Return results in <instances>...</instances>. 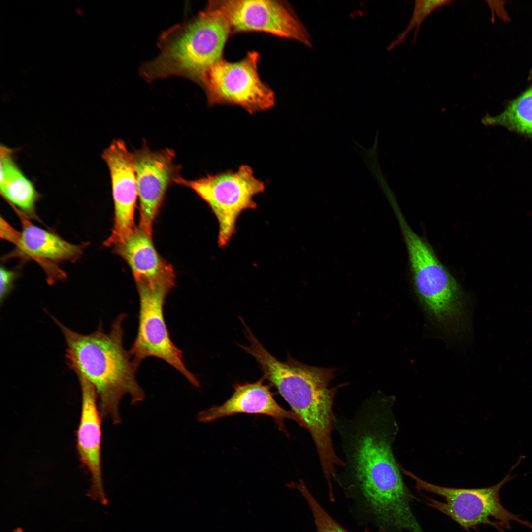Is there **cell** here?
Here are the masks:
<instances>
[{
	"instance_id": "obj_21",
	"label": "cell",
	"mask_w": 532,
	"mask_h": 532,
	"mask_svg": "<svg viewBox=\"0 0 532 532\" xmlns=\"http://www.w3.org/2000/svg\"><path fill=\"white\" fill-rule=\"evenodd\" d=\"M0 275V300L1 304L12 290L17 274L4 266H1Z\"/></svg>"
},
{
	"instance_id": "obj_17",
	"label": "cell",
	"mask_w": 532,
	"mask_h": 532,
	"mask_svg": "<svg viewBox=\"0 0 532 532\" xmlns=\"http://www.w3.org/2000/svg\"><path fill=\"white\" fill-rule=\"evenodd\" d=\"M0 192L12 205L29 219L39 220L35 212L39 195L32 183L22 172L5 147L0 149Z\"/></svg>"
},
{
	"instance_id": "obj_20",
	"label": "cell",
	"mask_w": 532,
	"mask_h": 532,
	"mask_svg": "<svg viewBox=\"0 0 532 532\" xmlns=\"http://www.w3.org/2000/svg\"><path fill=\"white\" fill-rule=\"evenodd\" d=\"M312 512L317 532H350L335 521L321 506L311 493L304 482L300 480L295 484ZM379 532H385L379 529Z\"/></svg>"
},
{
	"instance_id": "obj_4",
	"label": "cell",
	"mask_w": 532,
	"mask_h": 532,
	"mask_svg": "<svg viewBox=\"0 0 532 532\" xmlns=\"http://www.w3.org/2000/svg\"><path fill=\"white\" fill-rule=\"evenodd\" d=\"M231 33L226 20L209 2L197 16L162 33L158 55L143 65L140 74L148 82L176 76L201 84L207 71L222 59Z\"/></svg>"
},
{
	"instance_id": "obj_5",
	"label": "cell",
	"mask_w": 532,
	"mask_h": 532,
	"mask_svg": "<svg viewBox=\"0 0 532 532\" xmlns=\"http://www.w3.org/2000/svg\"><path fill=\"white\" fill-rule=\"evenodd\" d=\"M393 208L403 236L414 292L430 323L445 337L468 332V311L460 284L430 245L417 234L398 205Z\"/></svg>"
},
{
	"instance_id": "obj_12",
	"label": "cell",
	"mask_w": 532,
	"mask_h": 532,
	"mask_svg": "<svg viewBox=\"0 0 532 532\" xmlns=\"http://www.w3.org/2000/svg\"><path fill=\"white\" fill-rule=\"evenodd\" d=\"M102 159L110 172L114 205L113 228L104 245L114 247L136 229L134 212L138 195L134 157L123 140L116 139L103 151Z\"/></svg>"
},
{
	"instance_id": "obj_2",
	"label": "cell",
	"mask_w": 532,
	"mask_h": 532,
	"mask_svg": "<svg viewBox=\"0 0 532 532\" xmlns=\"http://www.w3.org/2000/svg\"><path fill=\"white\" fill-rule=\"evenodd\" d=\"M245 334L250 345L240 347L255 359L263 372L262 378L276 388L291 407L298 424L308 431L323 474L333 475L343 465L332 439L335 396L344 386L329 387L335 377V369L306 365L289 355L282 362L263 346L248 326L245 327Z\"/></svg>"
},
{
	"instance_id": "obj_18",
	"label": "cell",
	"mask_w": 532,
	"mask_h": 532,
	"mask_svg": "<svg viewBox=\"0 0 532 532\" xmlns=\"http://www.w3.org/2000/svg\"><path fill=\"white\" fill-rule=\"evenodd\" d=\"M482 122L485 125H501L519 133L532 136V85L500 114L486 116Z\"/></svg>"
},
{
	"instance_id": "obj_8",
	"label": "cell",
	"mask_w": 532,
	"mask_h": 532,
	"mask_svg": "<svg viewBox=\"0 0 532 532\" xmlns=\"http://www.w3.org/2000/svg\"><path fill=\"white\" fill-rule=\"evenodd\" d=\"M259 59L258 53L251 51L239 61L221 59L213 65L200 84L208 104L237 105L251 114L273 107L275 95L259 77Z\"/></svg>"
},
{
	"instance_id": "obj_3",
	"label": "cell",
	"mask_w": 532,
	"mask_h": 532,
	"mask_svg": "<svg viewBox=\"0 0 532 532\" xmlns=\"http://www.w3.org/2000/svg\"><path fill=\"white\" fill-rule=\"evenodd\" d=\"M48 313L60 329L66 342L65 356L68 367L94 388L102 419L109 418L114 424H119L122 398L128 395L133 404L141 402L145 398L136 378L140 364L124 346L126 314L121 313L117 317L108 333L105 332L100 322L92 333L82 334Z\"/></svg>"
},
{
	"instance_id": "obj_13",
	"label": "cell",
	"mask_w": 532,
	"mask_h": 532,
	"mask_svg": "<svg viewBox=\"0 0 532 532\" xmlns=\"http://www.w3.org/2000/svg\"><path fill=\"white\" fill-rule=\"evenodd\" d=\"M13 208L21 221L22 230L19 232L13 229L6 240L16 245L18 256L36 261L45 271L48 281L51 279L50 283L64 278V273L56 264L78 260L87 243H70L55 232L35 225L24 214Z\"/></svg>"
},
{
	"instance_id": "obj_16",
	"label": "cell",
	"mask_w": 532,
	"mask_h": 532,
	"mask_svg": "<svg viewBox=\"0 0 532 532\" xmlns=\"http://www.w3.org/2000/svg\"><path fill=\"white\" fill-rule=\"evenodd\" d=\"M114 252L129 265L136 284H166L173 287L175 274L171 265L157 252L152 237L139 228L122 243L114 246Z\"/></svg>"
},
{
	"instance_id": "obj_11",
	"label": "cell",
	"mask_w": 532,
	"mask_h": 532,
	"mask_svg": "<svg viewBox=\"0 0 532 532\" xmlns=\"http://www.w3.org/2000/svg\"><path fill=\"white\" fill-rule=\"evenodd\" d=\"M140 202L139 228L152 237L154 221L169 186L181 177L169 148L152 151L146 145L133 154Z\"/></svg>"
},
{
	"instance_id": "obj_1",
	"label": "cell",
	"mask_w": 532,
	"mask_h": 532,
	"mask_svg": "<svg viewBox=\"0 0 532 532\" xmlns=\"http://www.w3.org/2000/svg\"><path fill=\"white\" fill-rule=\"evenodd\" d=\"M395 399L378 392L351 418L335 414L344 459L334 481L379 529L410 532L419 525L411 507L418 499L405 483L393 452L399 431Z\"/></svg>"
},
{
	"instance_id": "obj_9",
	"label": "cell",
	"mask_w": 532,
	"mask_h": 532,
	"mask_svg": "<svg viewBox=\"0 0 532 532\" xmlns=\"http://www.w3.org/2000/svg\"><path fill=\"white\" fill-rule=\"evenodd\" d=\"M139 297L136 336L129 350L138 364L148 357L164 360L180 372L193 386L199 387L196 376L187 368L182 351L172 341L165 321L164 306L173 288L166 284H136Z\"/></svg>"
},
{
	"instance_id": "obj_19",
	"label": "cell",
	"mask_w": 532,
	"mask_h": 532,
	"mask_svg": "<svg viewBox=\"0 0 532 532\" xmlns=\"http://www.w3.org/2000/svg\"><path fill=\"white\" fill-rule=\"evenodd\" d=\"M453 2L447 0H417L409 22L404 31L390 46V48L402 44L413 30V43H415L418 31L423 21L434 11Z\"/></svg>"
},
{
	"instance_id": "obj_15",
	"label": "cell",
	"mask_w": 532,
	"mask_h": 532,
	"mask_svg": "<svg viewBox=\"0 0 532 532\" xmlns=\"http://www.w3.org/2000/svg\"><path fill=\"white\" fill-rule=\"evenodd\" d=\"M262 379L253 383L235 384L234 391L223 404L203 410L198 414V419L209 422L219 418L238 413L266 415L274 419L280 430L285 432L284 422L286 419L298 421L291 411L282 408L275 399L268 385Z\"/></svg>"
},
{
	"instance_id": "obj_14",
	"label": "cell",
	"mask_w": 532,
	"mask_h": 532,
	"mask_svg": "<svg viewBox=\"0 0 532 532\" xmlns=\"http://www.w3.org/2000/svg\"><path fill=\"white\" fill-rule=\"evenodd\" d=\"M81 391V409L76 431V447L80 462L91 478L87 496L103 504L107 503L101 471L102 419L97 395L93 386L84 377L78 376Z\"/></svg>"
},
{
	"instance_id": "obj_22",
	"label": "cell",
	"mask_w": 532,
	"mask_h": 532,
	"mask_svg": "<svg viewBox=\"0 0 532 532\" xmlns=\"http://www.w3.org/2000/svg\"><path fill=\"white\" fill-rule=\"evenodd\" d=\"M14 532H24L21 528H17L14 530Z\"/></svg>"
},
{
	"instance_id": "obj_7",
	"label": "cell",
	"mask_w": 532,
	"mask_h": 532,
	"mask_svg": "<svg viewBox=\"0 0 532 532\" xmlns=\"http://www.w3.org/2000/svg\"><path fill=\"white\" fill-rule=\"evenodd\" d=\"M175 183L192 189L208 205L218 222L220 247L227 245L235 233L241 213L255 209L257 205L254 197L266 189L265 183L257 178L252 167L246 165L236 171L207 174L196 180L180 177Z\"/></svg>"
},
{
	"instance_id": "obj_6",
	"label": "cell",
	"mask_w": 532,
	"mask_h": 532,
	"mask_svg": "<svg viewBox=\"0 0 532 532\" xmlns=\"http://www.w3.org/2000/svg\"><path fill=\"white\" fill-rule=\"evenodd\" d=\"M514 466L507 475L497 484L481 488H459L437 485L421 479L415 474L400 467L402 472L415 482L419 491H426L442 497L440 501L422 495L423 501L450 517L463 529L470 532L479 525L491 526L500 532L510 528V522L515 521L532 529V525L507 510L502 505L499 493L502 487L512 480Z\"/></svg>"
},
{
	"instance_id": "obj_10",
	"label": "cell",
	"mask_w": 532,
	"mask_h": 532,
	"mask_svg": "<svg viewBox=\"0 0 532 532\" xmlns=\"http://www.w3.org/2000/svg\"><path fill=\"white\" fill-rule=\"evenodd\" d=\"M228 23L231 33L260 32L295 40L312 47L310 35L284 1L262 0L209 1Z\"/></svg>"
}]
</instances>
